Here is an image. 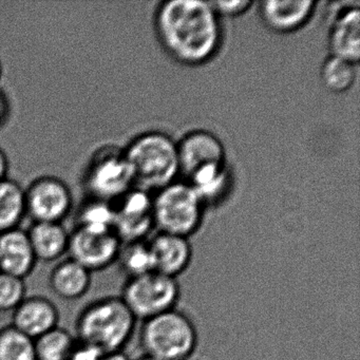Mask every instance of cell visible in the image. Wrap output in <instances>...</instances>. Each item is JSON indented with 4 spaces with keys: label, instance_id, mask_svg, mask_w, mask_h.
<instances>
[{
    "label": "cell",
    "instance_id": "1",
    "mask_svg": "<svg viewBox=\"0 0 360 360\" xmlns=\"http://www.w3.org/2000/svg\"><path fill=\"white\" fill-rule=\"evenodd\" d=\"M155 29L164 50L188 66L210 62L222 46V22L212 1H164L155 11Z\"/></svg>",
    "mask_w": 360,
    "mask_h": 360
},
{
    "label": "cell",
    "instance_id": "2",
    "mask_svg": "<svg viewBox=\"0 0 360 360\" xmlns=\"http://www.w3.org/2000/svg\"><path fill=\"white\" fill-rule=\"evenodd\" d=\"M138 319L119 297L88 303L75 320V337L101 353L123 352L136 333Z\"/></svg>",
    "mask_w": 360,
    "mask_h": 360
},
{
    "label": "cell",
    "instance_id": "3",
    "mask_svg": "<svg viewBox=\"0 0 360 360\" xmlns=\"http://www.w3.org/2000/svg\"><path fill=\"white\" fill-rule=\"evenodd\" d=\"M134 172L136 185L144 191H159L180 174L178 143L161 131L139 134L124 148Z\"/></svg>",
    "mask_w": 360,
    "mask_h": 360
},
{
    "label": "cell",
    "instance_id": "4",
    "mask_svg": "<svg viewBox=\"0 0 360 360\" xmlns=\"http://www.w3.org/2000/svg\"><path fill=\"white\" fill-rule=\"evenodd\" d=\"M139 343L143 355L158 360H189L197 351L199 333L188 314L174 309L142 321Z\"/></svg>",
    "mask_w": 360,
    "mask_h": 360
},
{
    "label": "cell",
    "instance_id": "5",
    "mask_svg": "<svg viewBox=\"0 0 360 360\" xmlns=\"http://www.w3.org/2000/svg\"><path fill=\"white\" fill-rule=\"evenodd\" d=\"M203 202L187 182L174 181L158 191L153 197L155 227L159 233L189 238L195 235L203 221Z\"/></svg>",
    "mask_w": 360,
    "mask_h": 360
},
{
    "label": "cell",
    "instance_id": "6",
    "mask_svg": "<svg viewBox=\"0 0 360 360\" xmlns=\"http://www.w3.org/2000/svg\"><path fill=\"white\" fill-rule=\"evenodd\" d=\"M83 184L91 200L115 203L136 186L134 172L124 148L107 145L90 158Z\"/></svg>",
    "mask_w": 360,
    "mask_h": 360
},
{
    "label": "cell",
    "instance_id": "7",
    "mask_svg": "<svg viewBox=\"0 0 360 360\" xmlns=\"http://www.w3.org/2000/svg\"><path fill=\"white\" fill-rule=\"evenodd\" d=\"M180 283L176 278L158 271L127 278L120 298L141 321L178 309L181 300Z\"/></svg>",
    "mask_w": 360,
    "mask_h": 360
},
{
    "label": "cell",
    "instance_id": "8",
    "mask_svg": "<svg viewBox=\"0 0 360 360\" xmlns=\"http://www.w3.org/2000/svg\"><path fill=\"white\" fill-rule=\"evenodd\" d=\"M122 245L123 243L113 229L77 226L70 233L69 258L94 274L117 262Z\"/></svg>",
    "mask_w": 360,
    "mask_h": 360
},
{
    "label": "cell",
    "instance_id": "9",
    "mask_svg": "<svg viewBox=\"0 0 360 360\" xmlns=\"http://www.w3.org/2000/svg\"><path fill=\"white\" fill-rule=\"evenodd\" d=\"M27 216L33 222L63 223L73 206V195L66 182L53 176L35 179L25 189Z\"/></svg>",
    "mask_w": 360,
    "mask_h": 360
},
{
    "label": "cell",
    "instance_id": "10",
    "mask_svg": "<svg viewBox=\"0 0 360 360\" xmlns=\"http://www.w3.org/2000/svg\"><path fill=\"white\" fill-rule=\"evenodd\" d=\"M176 143L180 174L185 176V182L205 170L227 165L224 145L212 132L193 130Z\"/></svg>",
    "mask_w": 360,
    "mask_h": 360
},
{
    "label": "cell",
    "instance_id": "11",
    "mask_svg": "<svg viewBox=\"0 0 360 360\" xmlns=\"http://www.w3.org/2000/svg\"><path fill=\"white\" fill-rule=\"evenodd\" d=\"M115 203V231L122 243L144 241L155 227L153 197L144 189L134 187Z\"/></svg>",
    "mask_w": 360,
    "mask_h": 360
},
{
    "label": "cell",
    "instance_id": "12",
    "mask_svg": "<svg viewBox=\"0 0 360 360\" xmlns=\"http://www.w3.org/2000/svg\"><path fill=\"white\" fill-rule=\"evenodd\" d=\"M148 244L153 271L178 279L193 262V250L189 239L170 233H159Z\"/></svg>",
    "mask_w": 360,
    "mask_h": 360
},
{
    "label": "cell",
    "instance_id": "13",
    "mask_svg": "<svg viewBox=\"0 0 360 360\" xmlns=\"http://www.w3.org/2000/svg\"><path fill=\"white\" fill-rule=\"evenodd\" d=\"M60 318V309L51 299L34 295L26 297L12 311L11 326L35 340L58 328Z\"/></svg>",
    "mask_w": 360,
    "mask_h": 360
},
{
    "label": "cell",
    "instance_id": "14",
    "mask_svg": "<svg viewBox=\"0 0 360 360\" xmlns=\"http://www.w3.org/2000/svg\"><path fill=\"white\" fill-rule=\"evenodd\" d=\"M330 56L357 65L360 58V10L349 4L332 20L328 30Z\"/></svg>",
    "mask_w": 360,
    "mask_h": 360
},
{
    "label": "cell",
    "instance_id": "15",
    "mask_svg": "<svg viewBox=\"0 0 360 360\" xmlns=\"http://www.w3.org/2000/svg\"><path fill=\"white\" fill-rule=\"evenodd\" d=\"M317 3L314 0H265L260 4L261 18L274 32H295L307 24L315 12Z\"/></svg>",
    "mask_w": 360,
    "mask_h": 360
},
{
    "label": "cell",
    "instance_id": "16",
    "mask_svg": "<svg viewBox=\"0 0 360 360\" xmlns=\"http://www.w3.org/2000/svg\"><path fill=\"white\" fill-rule=\"evenodd\" d=\"M37 260L27 231L20 227L0 233V271L26 280Z\"/></svg>",
    "mask_w": 360,
    "mask_h": 360
},
{
    "label": "cell",
    "instance_id": "17",
    "mask_svg": "<svg viewBox=\"0 0 360 360\" xmlns=\"http://www.w3.org/2000/svg\"><path fill=\"white\" fill-rule=\"evenodd\" d=\"M92 273L73 259L60 261L49 275V286L63 300L83 298L91 288Z\"/></svg>",
    "mask_w": 360,
    "mask_h": 360
},
{
    "label": "cell",
    "instance_id": "18",
    "mask_svg": "<svg viewBox=\"0 0 360 360\" xmlns=\"http://www.w3.org/2000/svg\"><path fill=\"white\" fill-rule=\"evenodd\" d=\"M27 233L37 262H56L68 252L70 233L63 223L33 222Z\"/></svg>",
    "mask_w": 360,
    "mask_h": 360
},
{
    "label": "cell",
    "instance_id": "19",
    "mask_svg": "<svg viewBox=\"0 0 360 360\" xmlns=\"http://www.w3.org/2000/svg\"><path fill=\"white\" fill-rule=\"evenodd\" d=\"M26 216L25 189L11 179L0 181V233L18 229Z\"/></svg>",
    "mask_w": 360,
    "mask_h": 360
},
{
    "label": "cell",
    "instance_id": "20",
    "mask_svg": "<svg viewBox=\"0 0 360 360\" xmlns=\"http://www.w3.org/2000/svg\"><path fill=\"white\" fill-rule=\"evenodd\" d=\"M77 345L75 335L58 326L35 339L37 360H69Z\"/></svg>",
    "mask_w": 360,
    "mask_h": 360
},
{
    "label": "cell",
    "instance_id": "21",
    "mask_svg": "<svg viewBox=\"0 0 360 360\" xmlns=\"http://www.w3.org/2000/svg\"><path fill=\"white\" fill-rule=\"evenodd\" d=\"M320 75L326 89L333 94H345L355 83L356 65L330 56L322 64Z\"/></svg>",
    "mask_w": 360,
    "mask_h": 360
},
{
    "label": "cell",
    "instance_id": "22",
    "mask_svg": "<svg viewBox=\"0 0 360 360\" xmlns=\"http://www.w3.org/2000/svg\"><path fill=\"white\" fill-rule=\"evenodd\" d=\"M0 360H37L34 340L14 328H0Z\"/></svg>",
    "mask_w": 360,
    "mask_h": 360
},
{
    "label": "cell",
    "instance_id": "23",
    "mask_svg": "<svg viewBox=\"0 0 360 360\" xmlns=\"http://www.w3.org/2000/svg\"><path fill=\"white\" fill-rule=\"evenodd\" d=\"M117 262L127 278L138 277L153 271V258L147 241L123 244Z\"/></svg>",
    "mask_w": 360,
    "mask_h": 360
},
{
    "label": "cell",
    "instance_id": "24",
    "mask_svg": "<svg viewBox=\"0 0 360 360\" xmlns=\"http://www.w3.org/2000/svg\"><path fill=\"white\" fill-rule=\"evenodd\" d=\"M26 297L24 279L0 271V313H12Z\"/></svg>",
    "mask_w": 360,
    "mask_h": 360
},
{
    "label": "cell",
    "instance_id": "25",
    "mask_svg": "<svg viewBox=\"0 0 360 360\" xmlns=\"http://www.w3.org/2000/svg\"><path fill=\"white\" fill-rule=\"evenodd\" d=\"M212 5L220 18L222 16L235 18L248 11L252 7V3L248 0H235V1L233 0V1H212Z\"/></svg>",
    "mask_w": 360,
    "mask_h": 360
},
{
    "label": "cell",
    "instance_id": "26",
    "mask_svg": "<svg viewBox=\"0 0 360 360\" xmlns=\"http://www.w3.org/2000/svg\"><path fill=\"white\" fill-rule=\"evenodd\" d=\"M103 355L98 349L79 342L69 360H101Z\"/></svg>",
    "mask_w": 360,
    "mask_h": 360
},
{
    "label": "cell",
    "instance_id": "27",
    "mask_svg": "<svg viewBox=\"0 0 360 360\" xmlns=\"http://www.w3.org/2000/svg\"><path fill=\"white\" fill-rule=\"evenodd\" d=\"M11 115V105L7 94L0 89V128H3Z\"/></svg>",
    "mask_w": 360,
    "mask_h": 360
},
{
    "label": "cell",
    "instance_id": "28",
    "mask_svg": "<svg viewBox=\"0 0 360 360\" xmlns=\"http://www.w3.org/2000/svg\"><path fill=\"white\" fill-rule=\"evenodd\" d=\"M8 172H9V159L5 150L0 147V181L8 178Z\"/></svg>",
    "mask_w": 360,
    "mask_h": 360
},
{
    "label": "cell",
    "instance_id": "29",
    "mask_svg": "<svg viewBox=\"0 0 360 360\" xmlns=\"http://www.w3.org/2000/svg\"><path fill=\"white\" fill-rule=\"evenodd\" d=\"M101 360H132L125 352H115V353L104 354Z\"/></svg>",
    "mask_w": 360,
    "mask_h": 360
},
{
    "label": "cell",
    "instance_id": "30",
    "mask_svg": "<svg viewBox=\"0 0 360 360\" xmlns=\"http://www.w3.org/2000/svg\"><path fill=\"white\" fill-rule=\"evenodd\" d=\"M136 360H158L155 358L150 357V356L142 355L141 357L136 358Z\"/></svg>",
    "mask_w": 360,
    "mask_h": 360
},
{
    "label": "cell",
    "instance_id": "31",
    "mask_svg": "<svg viewBox=\"0 0 360 360\" xmlns=\"http://www.w3.org/2000/svg\"><path fill=\"white\" fill-rule=\"evenodd\" d=\"M1 77H3V64H1V60H0V79H1Z\"/></svg>",
    "mask_w": 360,
    "mask_h": 360
}]
</instances>
